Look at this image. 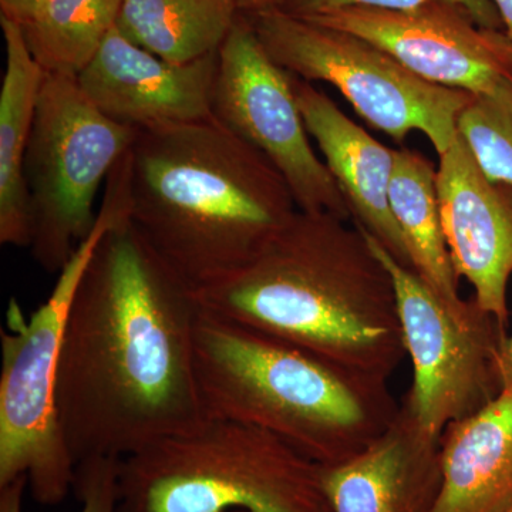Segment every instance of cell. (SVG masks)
<instances>
[{"label": "cell", "mask_w": 512, "mask_h": 512, "mask_svg": "<svg viewBox=\"0 0 512 512\" xmlns=\"http://www.w3.org/2000/svg\"><path fill=\"white\" fill-rule=\"evenodd\" d=\"M195 288L130 218L104 234L64 325L57 409L74 461L124 458L212 419L197 372Z\"/></svg>", "instance_id": "6da1fadb"}, {"label": "cell", "mask_w": 512, "mask_h": 512, "mask_svg": "<svg viewBox=\"0 0 512 512\" xmlns=\"http://www.w3.org/2000/svg\"><path fill=\"white\" fill-rule=\"evenodd\" d=\"M202 309L390 380L407 356L392 276L353 222L296 211L248 262L195 289Z\"/></svg>", "instance_id": "7a4b0ae2"}, {"label": "cell", "mask_w": 512, "mask_h": 512, "mask_svg": "<svg viewBox=\"0 0 512 512\" xmlns=\"http://www.w3.org/2000/svg\"><path fill=\"white\" fill-rule=\"evenodd\" d=\"M128 218L192 288L248 262L298 211L268 158L214 119L137 130Z\"/></svg>", "instance_id": "3957f363"}, {"label": "cell", "mask_w": 512, "mask_h": 512, "mask_svg": "<svg viewBox=\"0 0 512 512\" xmlns=\"http://www.w3.org/2000/svg\"><path fill=\"white\" fill-rule=\"evenodd\" d=\"M197 372L212 417L249 424L323 467L357 456L396 419L389 380L202 312Z\"/></svg>", "instance_id": "277c9868"}, {"label": "cell", "mask_w": 512, "mask_h": 512, "mask_svg": "<svg viewBox=\"0 0 512 512\" xmlns=\"http://www.w3.org/2000/svg\"><path fill=\"white\" fill-rule=\"evenodd\" d=\"M119 494L121 512H332L322 466L221 417L121 458Z\"/></svg>", "instance_id": "5b68a950"}, {"label": "cell", "mask_w": 512, "mask_h": 512, "mask_svg": "<svg viewBox=\"0 0 512 512\" xmlns=\"http://www.w3.org/2000/svg\"><path fill=\"white\" fill-rule=\"evenodd\" d=\"M128 217L126 188L109 181L96 225L57 274L55 288L29 319L13 301L2 329L0 487L26 477L37 504L73 493L76 461L57 409V366L67 312L90 259L110 228Z\"/></svg>", "instance_id": "8992f818"}, {"label": "cell", "mask_w": 512, "mask_h": 512, "mask_svg": "<svg viewBox=\"0 0 512 512\" xmlns=\"http://www.w3.org/2000/svg\"><path fill=\"white\" fill-rule=\"evenodd\" d=\"M245 16L278 66L305 82L335 87L367 124L393 140L402 143L419 131L440 157L457 137L458 117L474 94L427 82L362 37L286 10Z\"/></svg>", "instance_id": "52a82bcc"}, {"label": "cell", "mask_w": 512, "mask_h": 512, "mask_svg": "<svg viewBox=\"0 0 512 512\" xmlns=\"http://www.w3.org/2000/svg\"><path fill=\"white\" fill-rule=\"evenodd\" d=\"M137 128L111 120L76 76L45 73L26 151L33 259L59 274L97 221L101 183L130 150Z\"/></svg>", "instance_id": "ba28073f"}, {"label": "cell", "mask_w": 512, "mask_h": 512, "mask_svg": "<svg viewBox=\"0 0 512 512\" xmlns=\"http://www.w3.org/2000/svg\"><path fill=\"white\" fill-rule=\"evenodd\" d=\"M363 231V229H362ZM392 276L413 383L404 399L440 439L451 423L480 412L505 384L508 328L476 299L450 302L363 231Z\"/></svg>", "instance_id": "9c48e42d"}, {"label": "cell", "mask_w": 512, "mask_h": 512, "mask_svg": "<svg viewBox=\"0 0 512 512\" xmlns=\"http://www.w3.org/2000/svg\"><path fill=\"white\" fill-rule=\"evenodd\" d=\"M212 119L268 158L299 211L352 222L348 202L309 141L292 74L266 53L244 13L218 52Z\"/></svg>", "instance_id": "30bf717a"}, {"label": "cell", "mask_w": 512, "mask_h": 512, "mask_svg": "<svg viewBox=\"0 0 512 512\" xmlns=\"http://www.w3.org/2000/svg\"><path fill=\"white\" fill-rule=\"evenodd\" d=\"M299 18L362 37L421 79L474 96L512 77L504 33L480 28L454 3L431 2L409 10L352 6Z\"/></svg>", "instance_id": "8fae6325"}, {"label": "cell", "mask_w": 512, "mask_h": 512, "mask_svg": "<svg viewBox=\"0 0 512 512\" xmlns=\"http://www.w3.org/2000/svg\"><path fill=\"white\" fill-rule=\"evenodd\" d=\"M437 168L441 224L458 278L508 328L512 276V185L491 180L460 134Z\"/></svg>", "instance_id": "7c38bea8"}, {"label": "cell", "mask_w": 512, "mask_h": 512, "mask_svg": "<svg viewBox=\"0 0 512 512\" xmlns=\"http://www.w3.org/2000/svg\"><path fill=\"white\" fill-rule=\"evenodd\" d=\"M218 53L174 64L121 35L114 28L77 82L111 120L144 130L212 119Z\"/></svg>", "instance_id": "4fadbf2b"}, {"label": "cell", "mask_w": 512, "mask_h": 512, "mask_svg": "<svg viewBox=\"0 0 512 512\" xmlns=\"http://www.w3.org/2000/svg\"><path fill=\"white\" fill-rule=\"evenodd\" d=\"M332 512H433L443 484L440 439L403 399L383 434L357 456L323 467Z\"/></svg>", "instance_id": "5bb4252c"}, {"label": "cell", "mask_w": 512, "mask_h": 512, "mask_svg": "<svg viewBox=\"0 0 512 512\" xmlns=\"http://www.w3.org/2000/svg\"><path fill=\"white\" fill-rule=\"evenodd\" d=\"M292 84L306 130L348 202L353 224L414 271L409 248L390 210L396 150L370 136L312 83L292 76Z\"/></svg>", "instance_id": "9a60e30c"}, {"label": "cell", "mask_w": 512, "mask_h": 512, "mask_svg": "<svg viewBox=\"0 0 512 512\" xmlns=\"http://www.w3.org/2000/svg\"><path fill=\"white\" fill-rule=\"evenodd\" d=\"M443 484L433 512H505L512 505V375L480 412L440 437Z\"/></svg>", "instance_id": "2e32d148"}, {"label": "cell", "mask_w": 512, "mask_h": 512, "mask_svg": "<svg viewBox=\"0 0 512 512\" xmlns=\"http://www.w3.org/2000/svg\"><path fill=\"white\" fill-rule=\"evenodd\" d=\"M6 69L0 89V244L29 248L32 217L25 158L45 70L30 53L22 26L0 18Z\"/></svg>", "instance_id": "e0dca14e"}, {"label": "cell", "mask_w": 512, "mask_h": 512, "mask_svg": "<svg viewBox=\"0 0 512 512\" xmlns=\"http://www.w3.org/2000/svg\"><path fill=\"white\" fill-rule=\"evenodd\" d=\"M241 16L237 0H124L117 29L174 64L220 52Z\"/></svg>", "instance_id": "ac0fdd59"}, {"label": "cell", "mask_w": 512, "mask_h": 512, "mask_svg": "<svg viewBox=\"0 0 512 512\" xmlns=\"http://www.w3.org/2000/svg\"><path fill=\"white\" fill-rule=\"evenodd\" d=\"M389 202L409 248L414 271L441 298L460 301V278L441 224L437 170L419 151L396 150Z\"/></svg>", "instance_id": "d6986e66"}, {"label": "cell", "mask_w": 512, "mask_h": 512, "mask_svg": "<svg viewBox=\"0 0 512 512\" xmlns=\"http://www.w3.org/2000/svg\"><path fill=\"white\" fill-rule=\"evenodd\" d=\"M124 0H45L25 26L26 42L46 73L76 76L116 28Z\"/></svg>", "instance_id": "ffe728a7"}, {"label": "cell", "mask_w": 512, "mask_h": 512, "mask_svg": "<svg viewBox=\"0 0 512 512\" xmlns=\"http://www.w3.org/2000/svg\"><path fill=\"white\" fill-rule=\"evenodd\" d=\"M457 128L487 177L512 185V77L474 96Z\"/></svg>", "instance_id": "44dd1931"}, {"label": "cell", "mask_w": 512, "mask_h": 512, "mask_svg": "<svg viewBox=\"0 0 512 512\" xmlns=\"http://www.w3.org/2000/svg\"><path fill=\"white\" fill-rule=\"evenodd\" d=\"M120 458L92 457L76 466L73 493L80 512H121L119 494ZM28 480L19 477L0 487V512H23Z\"/></svg>", "instance_id": "7402d4cb"}, {"label": "cell", "mask_w": 512, "mask_h": 512, "mask_svg": "<svg viewBox=\"0 0 512 512\" xmlns=\"http://www.w3.org/2000/svg\"><path fill=\"white\" fill-rule=\"evenodd\" d=\"M431 2H447L461 6L473 16L480 28L503 32V22L491 0H292L285 9L296 16L319 15L329 10L352 8H375L386 10H409L420 8Z\"/></svg>", "instance_id": "603a6c76"}, {"label": "cell", "mask_w": 512, "mask_h": 512, "mask_svg": "<svg viewBox=\"0 0 512 512\" xmlns=\"http://www.w3.org/2000/svg\"><path fill=\"white\" fill-rule=\"evenodd\" d=\"M45 0H0V18L12 20L25 28L35 18Z\"/></svg>", "instance_id": "cb8c5ba5"}, {"label": "cell", "mask_w": 512, "mask_h": 512, "mask_svg": "<svg viewBox=\"0 0 512 512\" xmlns=\"http://www.w3.org/2000/svg\"><path fill=\"white\" fill-rule=\"evenodd\" d=\"M239 10L244 15L265 12V10L285 9L292 0H237Z\"/></svg>", "instance_id": "d4e9b609"}, {"label": "cell", "mask_w": 512, "mask_h": 512, "mask_svg": "<svg viewBox=\"0 0 512 512\" xmlns=\"http://www.w3.org/2000/svg\"><path fill=\"white\" fill-rule=\"evenodd\" d=\"M491 2L503 22V33L512 53V0H491Z\"/></svg>", "instance_id": "484cf974"}, {"label": "cell", "mask_w": 512, "mask_h": 512, "mask_svg": "<svg viewBox=\"0 0 512 512\" xmlns=\"http://www.w3.org/2000/svg\"><path fill=\"white\" fill-rule=\"evenodd\" d=\"M505 367H507V373L512 375V328L510 335H508L507 362H505Z\"/></svg>", "instance_id": "4316f807"}, {"label": "cell", "mask_w": 512, "mask_h": 512, "mask_svg": "<svg viewBox=\"0 0 512 512\" xmlns=\"http://www.w3.org/2000/svg\"><path fill=\"white\" fill-rule=\"evenodd\" d=\"M505 512H512V505H511V507H510V508H508V510H507V511H505Z\"/></svg>", "instance_id": "83f0119b"}, {"label": "cell", "mask_w": 512, "mask_h": 512, "mask_svg": "<svg viewBox=\"0 0 512 512\" xmlns=\"http://www.w3.org/2000/svg\"><path fill=\"white\" fill-rule=\"evenodd\" d=\"M235 512H244V511H235Z\"/></svg>", "instance_id": "f1b7e54d"}]
</instances>
